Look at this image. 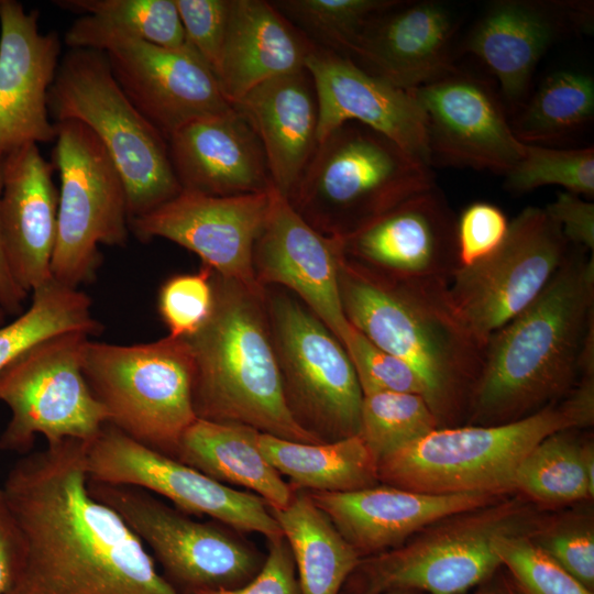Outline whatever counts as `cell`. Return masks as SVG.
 <instances>
[{
  "mask_svg": "<svg viewBox=\"0 0 594 594\" xmlns=\"http://www.w3.org/2000/svg\"><path fill=\"white\" fill-rule=\"evenodd\" d=\"M433 186L424 161L348 121L318 143L289 202L316 230L341 239Z\"/></svg>",
  "mask_w": 594,
  "mask_h": 594,
  "instance_id": "6",
  "label": "cell"
},
{
  "mask_svg": "<svg viewBox=\"0 0 594 594\" xmlns=\"http://www.w3.org/2000/svg\"><path fill=\"white\" fill-rule=\"evenodd\" d=\"M2 0H0V8H1Z\"/></svg>",
  "mask_w": 594,
  "mask_h": 594,
  "instance_id": "51",
  "label": "cell"
},
{
  "mask_svg": "<svg viewBox=\"0 0 594 594\" xmlns=\"http://www.w3.org/2000/svg\"><path fill=\"white\" fill-rule=\"evenodd\" d=\"M593 4L574 0H496L486 6L462 43L498 81L503 102L519 108L537 65L571 32L588 31Z\"/></svg>",
  "mask_w": 594,
  "mask_h": 594,
  "instance_id": "20",
  "label": "cell"
},
{
  "mask_svg": "<svg viewBox=\"0 0 594 594\" xmlns=\"http://www.w3.org/2000/svg\"><path fill=\"white\" fill-rule=\"evenodd\" d=\"M504 176L505 188L512 193L556 185L590 199L594 197V148L525 144L522 157Z\"/></svg>",
  "mask_w": 594,
  "mask_h": 594,
  "instance_id": "39",
  "label": "cell"
},
{
  "mask_svg": "<svg viewBox=\"0 0 594 594\" xmlns=\"http://www.w3.org/2000/svg\"><path fill=\"white\" fill-rule=\"evenodd\" d=\"M212 285V312L186 338L194 360L197 418L240 424L289 441L323 443L288 408L265 295L215 273Z\"/></svg>",
  "mask_w": 594,
  "mask_h": 594,
  "instance_id": "4",
  "label": "cell"
},
{
  "mask_svg": "<svg viewBox=\"0 0 594 594\" xmlns=\"http://www.w3.org/2000/svg\"><path fill=\"white\" fill-rule=\"evenodd\" d=\"M167 145L182 190L226 197L273 187L262 143L234 106L183 125L167 139Z\"/></svg>",
  "mask_w": 594,
  "mask_h": 594,
  "instance_id": "27",
  "label": "cell"
},
{
  "mask_svg": "<svg viewBox=\"0 0 594 594\" xmlns=\"http://www.w3.org/2000/svg\"><path fill=\"white\" fill-rule=\"evenodd\" d=\"M439 427L438 417L420 395L396 392L363 395L358 435L378 462Z\"/></svg>",
  "mask_w": 594,
  "mask_h": 594,
  "instance_id": "36",
  "label": "cell"
},
{
  "mask_svg": "<svg viewBox=\"0 0 594 594\" xmlns=\"http://www.w3.org/2000/svg\"><path fill=\"white\" fill-rule=\"evenodd\" d=\"M40 13L15 0L0 8V161L26 145L55 141L48 92L61 63L62 41L42 33Z\"/></svg>",
  "mask_w": 594,
  "mask_h": 594,
  "instance_id": "22",
  "label": "cell"
},
{
  "mask_svg": "<svg viewBox=\"0 0 594 594\" xmlns=\"http://www.w3.org/2000/svg\"><path fill=\"white\" fill-rule=\"evenodd\" d=\"M342 254L339 238L316 230L272 187L266 222L254 248L256 279L264 289L280 285L296 294L343 345L353 327L340 295Z\"/></svg>",
  "mask_w": 594,
  "mask_h": 594,
  "instance_id": "21",
  "label": "cell"
},
{
  "mask_svg": "<svg viewBox=\"0 0 594 594\" xmlns=\"http://www.w3.org/2000/svg\"><path fill=\"white\" fill-rule=\"evenodd\" d=\"M460 14L440 0L400 1L372 16L346 56L367 73L413 91L453 70Z\"/></svg>",
  "mask_w": 594,
  "mask_h": 594,
  "instance_id": "23",
  "label": "cell"
},
{
  "mask_svg": "<svg viewBox=\"0 0 594 594\" xmlns=\"http://www.w3.org/2000/svg\"><path fill=\"white\" fill-rule=\"evenodd\" d=\"M53 3L162 47L180 48L187 44L174 0H56Z\"/></svg>",
  "mask_w": 594,
  "mask_h": 594,
  "instance_id": "38",
  "label": "cell"
},
{
  "mask_svg": "<svg viewBox=\"0 0 594 594\" xmlns=\"http://www.w3.org/2000/svg\"><path fill=\"white\" fill-rule=\"evenodd\" d=\"M73 330L97 336L102 326L92 316L88 295L52 278L32 293L26 311L0 328V372L35 343Z\"/></svg>",
  "mask_w": 594,
  "mask_h": 594,
  "instance_id": "34",
  "label": "cell"
},
{
  "mask_svg": "<svg viewBox=\"0 0 594 594\" xmlns=\"http://www.w3.org/2000/svg\"><path fill=\"white\" fill-rule=\"evenodd\" d=\"M307 493L360 556L394 549L439 520L505 497L491 493L428 494L387 484Z\"/></svg>",
  "mask_w": 594,
  "mask_h": 594,
  "instance_id": "25",
  "label": "cell"
},
{
  "mask_svg": "<svg viewBox=\"0 0 594 594\" xmlns=\"http://www.w3.org/2000/svg\"><path fill=\"white\" fill-rule=\"evenodd\" d=\"M174 1L187 42L217 76L227 35L230 0Z\"/></svg>",
  "mask_w": 594,
  "mask_h": 594,
  "instance_id": "45",
  "label": "cell"
},
{
  "mask_svg": "<svg viewBox=\"0 0 594 594\" xmlns=\"http://www.w3.org/2000/svg\"><path fill=\"white\" fill-rule=\"evenodd\" d=\"M256 132L273 187L288 200L318 146V100L305 68L270 79L233 103Z\"/></svg>",
  "mask_w": 594,
  "mask_h": 594,
  "instance_id": "28",
  "label": "cell"
},
{
  "mask_svg": "<svg viewBox=\"0 0 594 594\" xmlns=\"http://www.w3.org/2000/svg\"><path fill=\"white\" fill-rule=\"evenodd\" d=\"M2 161H0V198L2 193ZM29 294L14 280L9 268L0 231V320L3 314L21 315L22 305Z\"/></svg>",
  "mask_w": 594,
  "mask_h": 594,
  "instance_id": "49",
  "label": "cell"
},
{
  "mask_svg": "<svg viewBox=\"0 0 594 594\" xmlns=\"http://www.w3.org/2000/svg\"><path fill=\"white\" fill-rule=\"evenodd\" d=\"M316 45L265 0H230L217 78L233 105L254 87L305 68Z\"/></svg>",
  "mask_w": 594,
  "mask_h": 594,
  "instance_id": "29",
  "label": "cell"
},
{
  "mask_svg": "<svg viewBox=\"0 0 594 594\" xmlns=\"http://www.w3.org/2000/svg\"><path fill=\"white\" fill-rule=\"evenodd\" d=\"M89 481L130 485L170 501L187 515L209 516L242 532L283 537L270 507L257 495L224 485L180 461L152 450L107 422L88 441Z\"/></svg>",
  "mask_w": 594,
  "mask_h": 594,
  "instance_id": "15",
  "label": "cell"
},
{
  "mask_svg": "<svg viewBox=\"0 0 594 594\" xmlns=\"http://www.w3.org/2000/svg\"><path fill=\"white\" fill-rule=\"evenodd\" d=\"M594 420V375L563 398L522 418L494 425L439 427L378 462V480L428 494L515 491L526 455L546 437Z\"/></svg>",
  "mask_w": 594,
  "mask_h": 594,
  "instance_id": "5",
  "label": "cell"
},
{
  "mask_svg": "<svg viewBox=\"0 0 594 594\" xmlns=\"http://www.w3.org/2000/svg\"><path fill=\"white\" fill-rule=\"evenodd\" d=\"M571 245L594 251V204L569 191L558 193L544 207Z\"/></svg>",
  "mask_w": 594,
  "mask_h": 594,
  "instance_id": "47",
  "label": "cell"
},
{
  "mask_svg": "<svg viewBox=\"0 0 594 594\" xmlns=\"http://www.w3.org/2000/svg\"><path fill=\"white\" fill-rule=\"evenodd\" d=\"M411 92L425 114L430 165L505 175L522 157L505 103L483 79L455 67Z\"/></svg>",
  "mask_w": 594,
  "mask_h": 594,
  "instance_id": "18",
  "label": "cell"
},
{
  "mask_svg": "<svg viewBox=\"0 0 594 594\" xmlns=\"http://www.w3.org/2000/svg\"><path fill=\"white\" fill-rule=\"evenodd\" d=\"M48 111L54 122L79 121L100 140L124 183L129 220L180 193L167 140L128 99L102 52L68 50L48 92Z\"/></svg>",
  "mask_w": 594,
  "mask_h": 594,
  "instance_id": "7",
  "label": "cell"
},
{
  "mask_svg": "<svg viewBox=\"0 0 594 594\" xmlns=\"http://www.w3.org/2000/svg\"><path fill=\"white\" fill-rule=\"evenodd\" d=\"M508 226L506 215L493 204L475 201L466 206L455 222L459 267L471 266L496 251Z\"/></svg>",
  "mask_w": 594,
  "mask_h": 594,
  "instance_id": "44",
  "label": "cell"
},
{
  "mask_svg": "<svg viewBox=\"0 0 594 594\" xmlns=\"http://www.w3.org/2000/svg\"><path fill=\"white\" fill-rule=\"evenodd\" d=\"M54 123L53 164L61 187L51 271L57 282L77 288L95 278L99 244L127 243L128 199L118 168L92 131L76 120Z\"/></svg>",
  "mask_w": 594,
  "mask_h": 594,
  "instance_id": "9",
  "label": "cell"
},
{
  "mask_svg": "<svg viewBox=\"0 0 594 594\" xmlns=\"http://www.w3.org/2000/svg\"><path fill=\"white\" fill-rule=\"evenodd\" d=\"M510 122L525 144L542 145L581 132L594 118V79L562 69L551 73L525 101Z\"/></svg>",
  "mask_w": 594,
  "mask_h": 594,
  "instance_id": "33",
  "label": "cell"
},
{
  "mask_svg": "<svg viewBox=\"0 0 594 594\" xmlns=\"http://www.w3.org/2000/svg\"><path fill=\"white\" fill-rule=\"evenodd\" d=\"M64 42L69 48L102 52L128 99L166 140L191 121L233 109L212 69L188 42L180 48L162 47L89 15L74 21Z\"/></svg>",
  "mask_w": 594,
  "mask_h": 594,
  "instance_id": "11",
  "label": "cell"
},
{
  "mask_svg": "<svg viewBox=\"0 0 594 594\" xmlns=\"http://www.w3.org/2000/svg\"><path fill=\"white\" fill-rule=\"evenodd\" d=\"M532 541L586 588L594 586V531L588 520L546 524L530 535Z\"/></svg>",
  "mask_w": 594,
  "mask_h": 594,
  "instance_id": "43",
  "label": "cell"
},
{
  "mask_svg": "<svg viewBox=\"0 0 594 594\" xmlns=\"http://www.w3.org/2000/svg\"><path fill=\"white\" fill-rule=\"evenodd\" d=\"M306 69L315 84L321 142L355 121L396 142L430 166L425 114L411 91L367 73L350 57L316 46Z\"/></svg>",
  "mask_w": 594,
  "mask_h": 594,
  "instance_id": "24",
  "label": "cell"
},
{
  "mask_svg": "<svg viewBox=\"0 0 594 594\" xmlns=\"http://www.w3.org/2000/svg\"><path fill=\"white\" fill-rule=\"evenodd\" d=\"M546 520L528 498L495 503L439 520L372 560L378 588H419L430 594H461L501 565L498 536L531 534Z\"/></svg>",
  "mask_w": 594,
  "mask_h": 594,
  "instance_id": "13",
  "label": "cell"
},
{
  "mask_svg": "<svg viewBox=\"0 0 594 594\" xmlns=\"http://www.w3.org/2000/svg\"><path fill=\"white\" fill-rule=\"evenodd\" d=\"M265 307L296 421L322 442L358 435L363 393L342 343L300 300L265 292Z\"/></svg>",
  "mask_w": 594,
  "mask_h": 594,
  "instance_id": "12",
  "label": "cell"
},
{
  "mask_svg": "<svg viewBox=\"0 0 594 594\" xmlns=\"http://www.w3.org/2000/svg\"><path fill=\"white\" fill-rule=\"evenodd\" d=\"M339 285L348 321L419 375L440 427L468 411L485 344L457 314L449 285L400 280L372 272L342 254Z\"/></svg>",
  "mask_w": 594,
  "mask_h": 594,
  "instance_id": "3",
  "label": "cell"
},
{
  "mask_svg": "<svg viewBox=\"0 0 594 594\" xmlns=\"http://www.w3.org/2000/svg\"><path fill=\"white\" fill-rule=\"evenodd\" d=\"M15 553L16 534L0 490V594L9 586Z\"/></svg>",
  "mask_w": 594,
  "mask_h": 594,
  "instance_id": "48",
  "label": "cell"
},
{
  "mask_svg": "<svg viewBox=\"0 0 594 594\" xmlns=\"http://www.w3.org/2000/svg\"><path fill=\"white\" fill-rule=\"evenodd\" d=\"M343 346L352 362L363 395L396 392L417 394L426 399L424 382L411 366L377 348L354 327Z\"/></svg>",
  "mask_w": 594,
  "mask_h": 594,
  "instance_id": "42",
  "label": "cell"
},
{
  "mask_svg": "<svg viewBox=\"0 0 594 594\" xmlns=\"http://www.w3.org/2000/svg\"><path fill=\"white\" fill-rule=\"evenodd\" d=\"M292 551L300 594H339L360 554L314 503L295 491L290 503L271 509Z\"/></svg>",
  "mask_w": 594,
  "mask_h": 594,
  "instance_id": "32",
  "label": "cell"
},
{
  "mask_svg": "<svg viewBox=\"0 0 594 594\" xmlns=\"http://www.w3.org/2000/svg\"><path fill=\"white\" fill-rule=\"evenodd\" d=\"M88 441L19 460L1 490L16 534L4 594H180L124 520L89 491Z\"/></svg>",
  "mask_w": 594,
  "mask_h": 594,
  "instance_id": "1",
  "label": "cell"
},
{
  "mask_svg": "<svg viewBox=\"0 0 594 594\" xmlns=\"http://www.w3.org/2000/svg\"><path fill=\"white\" fill-rule=\"evenodd\" d=\"M91 495L112 508L165 571L194 590L232 588L255 575L257 557L222 528L200 522L135 486L89 481Z\"/></svg>",
  "mask_w": 594,
  "mask_h": 594,
  "instance_id": "16",
  "label": "cell"
},
{
  "mask_svg": "<svg viewBox=\"0 0 594 594\" xmlns=\"http://www.w3.org/2000/svg\"><path fill=\"white\" fill-rule=\"evenodd\" d=\"M82 372L109 424L139 443L176 458L184 432L197 419L194 360L186 339L167 336L132 345L89 339Z\"/></svg>",
  "mask_w": 594,
  "mask_h": 594,
  "instance_id": "8",
  "label": "cell"
},
{
  "mask_svg": "<svg viewBox=\"0 0 594 594\" xmlns=\"http://www.w3.org/2000/svg\"><path fill=\"white\" fill-rule=\"evenodd\" d=\"M191 594H300L292 551L284 536L270 540L260 571L242 586L201 588Z\"/></svg>",
  "mask_w": 594,
  "mask_h": 594,
  "instance_id": "46",
  "label": "cell"
},
{
  "mask_svg": "<svg viewBox=\"0 0 594 594\" xmlns=\"http://www.w3.org/2000/svg\"><path fill=\"white\" fill-rule=\"evenodd\" d=\"M457 216L431 187L339 238L350 261L386 277L449 285L459 267Z\"/></svg>",
  "mask_w": 594,
  "mask_h": 594,
  "instance_id": "19",
  "label": "cell"
},
{
  "mask_svg": "<svg viewBox=\"0 0 594 594\" xmlns=\"http://www.w3.org/2000/svg\"><path fill=\"white\" fill-rule=\"evenodd\" d=\"M594 374V256L570 249L537 298L487 340L470 425L516 420Z\"/></svg>",
  "mask_w": 594,
  "mask_h": 594,
  "instance_id": "2",
  "label": "cell"
},
{
  "mask_svg": "<svg viewBox=\"0 0 594 594\" xmlns=\"http://www.w3.org/2000/svg\"><path fill=\"white\" fill-rule=\"evenodd\" d=\"M90 337L81 330L52 336L0 372V402L11 411L0 436L1 450L25 453L37 435L47 443L91 441L109 422L82 372L84 349Z\"/></svg>",
  "mask_w": 594,
  "mask_h": 594,
  "instance_id": "10",
  "label": "cell"
},
{
  "mask_svg": "<svg viewBox=\"0 0 594 594\" xmlns=\"http://www.w3.org/2000/svg\"><path fill=\"white\" fill-rule=\"evenodd\" d=\"M394 594H405V593H394Z\"/></svg>",
  "mask_w": 594,
  "mask_h": 594,
  "instance_id": "50",
  "label": "cell"
},
{
  "mask_svg": "<svg viewBox=\"0 0 594 594\" xmlns=\"http://www.w3.org/2000/svg\"><path fill=\"white\" fill-rule=\"evenodd\" d=\"M258 433L249 426L197 418L184 432L175 459L224 485L253 492L271 509H282L295 491L261 451Z\"/></svg>",
  "mask_w": 594,
  "mask_h": 594,
  "instance_id": "30",
  "label": "cell"
},
{
  "mask_svg": "<svg viewBox=\"0 0 594 594\" xmlns=\"http://www.w3.org/2000/svg\"><path fill=\"white\" fill-rule=\"evenodd\" d=\"M54 170L37 144L23 145L2 160L1 239L11 274L28 294L53 278L58 207Z\"/></svg>",
  "mask_w": 594,
  "mask_h": 594,
  "instance_id": "26",
  "label": "cell"
},
{
  "mask_svg": "<svg viewBox=\"0 0 594 594\" xmlns=\"http://www.w3.org/2000/svg\"><path fill=\"white\" fill-rule=\"evenodd\" d=\"M574 429L554 432L526 455L515 476V491L543 505H563L590 499V485L583 450Z\"/></svg>",
  "mask_w": 594,
  "mask_h": 594,
  "instance_id": "35",
  "label": "cell"
},
{
  "mask_svg": "<svg viewBox=\"0 0 594 594\" xmlns=\"http://www.w3.org/2000/svg\"><path fill=\"white\" fill-rule=\"evenodd\" d=\"M571 248L544 208L526 207L509 221L496 251L454 272L449 296L457 314L486 344L537 298Z\"/></svg>",
  "mask_w": 594,
  "mask_h": 594,
  "instance_id": "14",
  "label": "cell"
},
{
  "mask_svg": "<svg viewBox=\"0 0 594 594\" xmlns=\"http://www.w3.org/2000/svg\"><path fill=\"white\" fill-rule=\"evenodd\" d=\"M397 0H275L271 3L316 46L348 54L367 21Z\"/></svg>",
  "mask_w": 594,
  "mask_h": 594,
  "instance_id": "37",
  "label": "cell"
},
{
  "mask_svg": "<svg viewBox=\"0 0 594 594\" xmlns=\"http://www.w3.org/2000/svg\"><path fill=\"white\" fill-rule=\"evenodd\" d=\"M271 189L226 197L180 190L154 210L130 219L129 228L143 242L162 238L187 249L216 275L264 296L253 255L266 222Z\"/></svg>",
  "mask_w": 594,
  "mask_h": 594,
  "instance_id": "17",
  "label": "cell"
},
{
  "mask_svg": "<svg viewBox=\"0 0 594 594\" xmlns=\"http://www.w3.org/2000/svg\"><path fill=\"white\" fill-rule=\"evenodd\" d=\"M268 462L289 479L294 491L351 492L380 482L378 461L359 435L323 443H304L258 433Z\"/></svg>",
  "mask_w": 594,
  "mask_h": 594,
  "instance_id": "31",
  "label": "cell"
},
{
  "mask_svg": "<svg viewBox=\"0 0 594 594\" xmlns=\"http://www.w3.org/2000/svg\"><path fill=\"white\" fill-rule=\"evenodd\" d=\"M213 272L207 267L196 273L169 277L158 293V312L168 337L186 339L209 319L213 309Z\"/></svg>",
  "mask_w": 594,
  "mask_h": 594,
  "instance_id": "41",
  "label": "cell"
},
{
  "mask_svg": "<svg viewBox=\"0 0 594 594\" xmlns=\"http://www.w3.org/2000/svg\"><path fill=\"white\" fill-rule=\"evenodd\" d=\"M529 535H504L494 540L501 564L509 570L521 594H593L543 552Z\"/></svg>",
  "mask_w": 594,
  "mask_h": 594,
  "instance_id": "40",
  "label": "cell"
}]
</instances>
